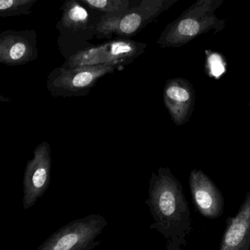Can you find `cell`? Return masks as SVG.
Segmentation results:
<instances>
[{"instance_id":"1","label":"cell","mask_w":250,"mask_h":250,"mask_svg":"<svg viewBox=\"0 0 250 250\" xmlns=\"http://www.w3.org/2000/svg\"><path fill=\"white\" fill-rule=\"evenodd\" d=\"M145 204L154 220L149 228L163 235L165 250H184L191 230L190 212L182 184L169 167L151 173Z\"/></svg>"},{"instance_id":"2","label":"cell","mask_w":250,"mask_h":250,"mask_svg":"<svg viewBox=\"0 0 250 250\" xmlns=\"http://www.w3.org/2000/svg\"><path fill=\"white\" fill-rule=\"evenodd\" d=\"M56 26L59 32L60 52L67 60L70 56L92 46L89 41L96 35L97 26L103 13L88 8L79 0L65 1Z\"/></svg>"},{"instance_id":"3","label":"cell","mask_w":250,"mask_h":250,"mask_svg":"<svg viewBox=\"0 0 250 250\" xmlns=\"http://www.w3.org/2000/svg\"><path fill=\"white\" fill-rule=\"evenodd\" d=\"M178 0H141L132 1V5L123 13L103 15L97 26L100 39H129L151 23Z\"/></svg>"},{"instance_id":"4","label":"cell","mask_w":250,"mask_h":250,"mask_svg":"<svg viewBox=\"0 0 250 250\" xmlns=\"http://www.w3.org/2000/svg\"><path fill=\"white\" fill-rule=\"evenodd\" d=\"M146 44L125 38H114L105 44L92 45L70 56L63 63L64 69L86 66H125L144 54Z\"/></svg>"},{"instance_id":"5","label":"cell","mask_w":250,"mask_h":250,"mask_svg":"<svg viewBox=\"0 0 250 250\" xmlns=\"http://www.w3.org/2000/svg\"><path fill=\"white\" fill-rule=\"evenodd\" d=\"M108 221L101 214H89L70 222L48 238L37 250H93Z\"/></svg>"},{"instance_id":"6","label":"cell","mask_w":250,"mask_h":250,"mask_svg":"<svg viewBox=\"0 0 250 250\" xmlns=\"http://www.w3.org/2000/svg\"><path fill=\"white\" fill-rule=\"evenodd\" d=\"M117 66H97L64 69L58 67L48 75L46 87L54 97L84 96L100 79L114 73Z\"/></svg>"},{"instance_id":"7","label":"cell","mask_w":250,"mask_h":250,"mask_svg":"<svg viewBox=\"0 0 250 250\" xmlns=\"http://www.w3.org/2000/svg\"><path fill=\"white\" fill-rule=\"evenodd\" d=\"M209 10L207 1H198L169 23L157 43L162 48H175L188 44L208 29L211 19L206 15Z\"/></svg>"},{"instance_id":"8","label":"cell","mask_w":250,"mask_h":250,"mask_svg":"<svg viewBox=\"0 0 250 250\" xmlns=\"http://www.w3.org/2000/svg\"><path fill=\"white\" fill-rule=\"evenodd\" d=\"M51 151L46 141L35 148L34 157L28 161L23 180V207L33 206L44 195L51 182Z\"/></svg>"},{"instance_id":"9","label":"cell","mask_w":250,"mask_h":250,"mask_svg":"<svg viewBox=\"0 0 250 250\" xmlns=\"http://www.w3.org/2000/svg\"><path fill=\"white\" fill-rule=\"evenodd\" d=\"M37 32L34 29H7L0 33V63L26 65L38 58Z\"/></svg>"},{"instance_id":"10","label":"cell","mask_w":250,"mask_h":250,"mask_svg":"<svg viewBox=\"0 0 250 250\" xmlns=\"http://www.w3.org/2000/svg\"><path fill=\"white\" fill-rule=\"evenodd\" d=\"M194 90L192 85L182 78L166 81L163 90V101L176 126H182L189 120L194 105Z\"/></svg>"},{"instance_id":"11","label":"cell","mask_w":250,"mask_h":250,"mask_svg":"<svg viewBox=\"0 0 250 250\" xmlns=\"http://www.w3.org/2000/svg\"><path fill=\"white\" fill-rule=\"evenodd\" d=\"M191 192L197 208L204 215H214L217 207L216 192L208 178L201 171L192 170L189 177Z\"/></svg>"},{"instance_id":"12","label":"cell","mask_w":250,"mask_h":250,"mask_svg":"<svg viewBox=\"0 0 250 250\" xmlns=\"http://www.w3.org/2000/svg\"><path fill=\"white\" fill-rule=\"evenodd\" d=\"M79 1L88 8L104 15L123 13L132 4L130 0H79Z\"/></svg>"},{"instance_id":"13","label":"cell","mask_w":250,"mask_h":250,"mask_svg":"<svg viewBox=\"0 0 250 250\" xmlns=\"http://www.w3.org/2000/svg\"><path fill=\"white\" fill-rule=\"evenodd\" d=\"M38 0H0V17L29 15Z\"/></svg>"},{"instance_id":"14","label":"cell","mask_w":250,"mask_h":250,"mask_svg":"<svg viewBox=\"0 0 250 250\" xmlns=\"http://www.w3.org/2000/svg\"><path fill=\"white\" fill-rule=\"evenodd\" d=\"M208 64H209L210 71L211 75L219 77L224 73L226 68L223 63V59L219 54H212L208 57Z\"/></svg>"},{"instance_id":"15","label":"cell","mask_w":250,"mask_h":250,"mask_svg":"<svg viewBox=\"0 0 250 250\" xmlns=\"http://www.w3.org/2000/svg\"><path fill=\"white\" fill-rule=\"evenodd\" d=\"M10 101H11V99H10V98L0 95V102H10Z\"/></svg>"}]
</instances>
